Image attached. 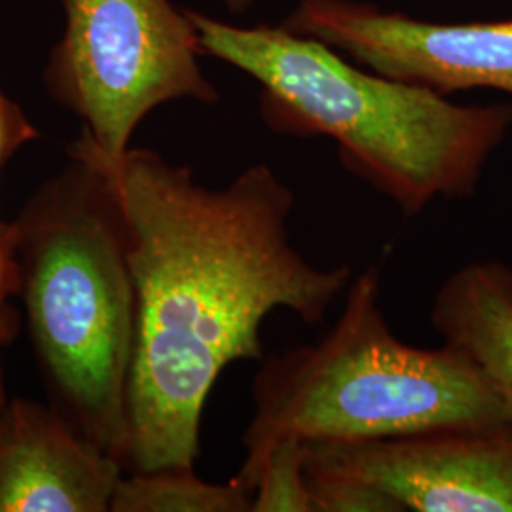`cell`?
I'll return each instance as SVG.
<instances>
[{
	"mask_svg": "<svg viewBox=\"0 0 512 512\" xmlns=\"http://www.w3.org/2000/svg\"><path fill=\"white\" fill-rule=\"evenodd\" d=\"M188 14L202 54L260 86V114L275 133L334 141L349 171L406 217L439 198H471L511 129L509 105H458L374 73L285 25L243 27Z\"/></svg>",
	"mask_w": 512,
	"mask_h": 512,
	"instance_id": "7a4b0ae2",
	"label": "cell"
},
{
	"mask_svg": "<svg viewBox=\"0 0 512 512\" xmlns=\"http://www.w3.org/2000/svg\"><path fill=\"white\" fill-rule=\"evenodd\" d=\"M431 325L444 344L463 351L488 376L512 414V268L471 262L435 294Z\"/></svg>",
	"mask_w": 512,
	"mask_h": 512,
	"instance_id": "9c48e42d",
	"label": "cell"
},
{
	"mask_svg": "<svg viewBox=\"0 0 512 512\" xmlns=\"http://www.w3.org/2000/svg\"><path fill=\"white\" fill-rule=\"evenodd\" d=\"M71 154L109 181L135 287L122 467L194 469L203 408L222 370L264 361L260 330L272 311L321 323L353 268H319L300 255L289 234L296 196L270 165L209 188L147 148L107 158L80 137Z\"/></svg>",
	"mask_w": 512,
	"mask_h": 512,
	"instance_id": "6da1fadb",
	"label": "cell"
},
{
	"mask_svg": "<svg viewBox=\"0 0 512 512\" xmlns=\"http://www.w3.org/2000/svg\"><path fill=\"white\" fill-rule=\"evenodd\" d=\"M253 495L228 484H211L194 469H160L122 475L112 512H251Z\"/></svg>",
	"mask_w": 512,
	"mask_h": 512,
	"instance_id": "30bf717a",
	"label": "cell"
},
{
	"mask_svg": "<svg viewBox=\"0 0 512 512\" xmlns=\"http://www.w3.org/2000/svg\"><path fill=\"white\" fill-rule=\"evenodd\" d=\"M306 471L372 484L403 512H512V420L308 444Z\"/></svg>",
	"mask_w": 512,
	"mask_h": 512,
	"instance_id": "52a82bcc",
	"label": "cell"
},
{
	"mask_svg": "<svg viewBox=\"0 0 512 512\" xmlns=\"http://www.w3.org/2000/svg\"><path fill=\"white\" fill-rule=\"evenodd\" d=\"M380 268L351 281L338 323L319 342L264 357L243 433L255 465L275 440L361 442L512 420L488 376L463 351L399 340L380 306Z\"/></svg>",
	"mask_w": 512,
	"mask_h": 512,
	"instance_id": "277c9868",
	"label": "cell"
},
{
	"mask_svg": "<svg viewBox=\"0 0 512 512\" xmlns=\"http://www.w3.org/2000/svg\"><path fill=\"white\" fill-rule=\"evenodd\" d=\"M122 475L61 410L0 404V512H109Z\"/></svg>",
	"mask_w": 512,
	"mask_h": 512,
	"instance_id": "ba28073f",
	"label": "cell"
},
{
	"mask_svg": "<svg viewBox=\"0 0 512 512\" xmlns=\"http://www.w3.org/2000/svg\"><path fill=\"white\" fill-rule=\"evenodd\" d=\"M38 131L29 122L25 112L0 90V171L6 162L18 152L19 148L35 141ZM6 222H0V344L6 338V296H10V272H8V255H6ZM6 401V391L2 384L0 368V404Z\"/></svg>",
	"mask_w": 512,
	"mask_h": 512,
	"instance_id": "4fadbf2b",
	"label": "cell"
},
{
	"mask_svg": "<svg viewBox=\"0 0 512 512\" xmlns=\"http://www.w3.org/2000/svg\"><path fill=\"white\" fill-rule=\"evenodd\" d=\"M351 61L440 95H512V19L435 23L359 0H300L281 21Z\"/></svg>",
	"mask_w": 512,
	"mask_h": 512,
	"instance_id": "8992f818",
	"label": "cell"
},
{
	"mask_svg": "<svg viewBox=\"0 0 512 512\" xmlns=\"http://www.w3.org/2000/svg\"><path fill=\"white\" fill-rule=\"evenodd\" d=\"M65 35L44 82L84 124L82 137L107 158L129 150L135 129L165 103L219 101L200 65L188 10L171 0H61Z\"/></svg>",
	"mask_w": 512,
	"mask_h": 512,
	"instance_id": "5b68a950",
	"label": "cell"
},
{
	"mask_svg": "<svg viewBox=\"0 0 512 512\" xmlns=\"http://www.w3.org/2000/svg\"><path fill=\"white\" fill-rule=\"evenodd\" d=\"M306 463V442L293 437L275 440L251 469L238 471L232 482L253 495L251 512H313Z\"/></svg>",
	"mask_w": 512,
	"mask_h": 512,
	"instance_id": "8fae6325",
	"label": "cell"
},
{
	"mask_svg": "<svg viewBox=\"0 0 512 512\" xmlns=\"http://www.w3.org/2000/svg\"><path fill=\"white\" fill-rule=\"evenodd\" d=\"M308 484L313 512H403L384 490L355 478L308 475Z\"/></svg>",
	"mask_w": 512,
	"mask_h": 512,
	"instance_id": "7c38bea8",
	"label": "cell"
},
{
	"mask_svg": "<svg viewBox=\"0 0 512 512\" xmlns=\"http://www.w3.org/2000/svg\"><path fill=\"white\" fill-rule=\"evenodd\" d=\"M222 2H224V6H226L228 10H232L234 14H243V12H247V10L253 6L255 0H222Z\"/></svg>",
	"mask_w": 512,
	"mask_h": 512,
	"instance_id": "5bb4252c",
	"label": "cell"
},
{
	"mask_svg": "<svg viewBox=\"0 0 512 512\" xmlns=\"http://www.w3.org/2000/svg\"><path fill=\"white\" fill-rule=\"evenodd\" d=\"M4 234L10 294L23 302L59 410L122 463L137 304L109 181L71 154Z\"/></svg>",
	"mask_w": 512,
	"mask_h": 512,
	"instance_id": "3957f363",
	"label": "cell"
}]
</instances>
